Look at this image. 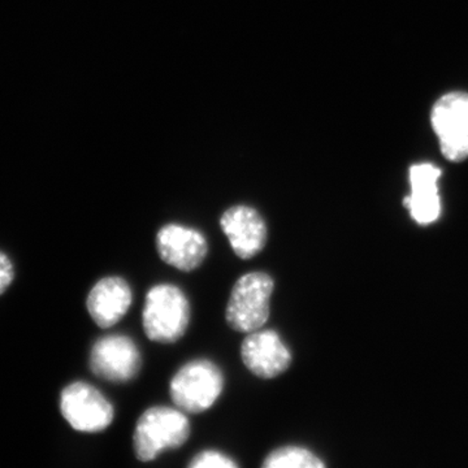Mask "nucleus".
<instances>
[{
    "label": "nucleus",
    "mask_w": 468,
    "mask_h": 468,
    "mask_svg": "<svg viewBox=\"0 0 468 468\" xmlns=\"http://www.w3.org/2000/svg\"><path fill=\"white\" fill-rule=\"evenodd\" d=\"M441 171L435 165H414L410 169V181H411L412 193L406 199V205L411 209L412 217L420 224H430L435 221L440 215L439 181Z\"/></svg>",
    "instance_id": "nucleus-12"
},
{
    "label": "nucleus",
    "mask_w": 468,
    "mask_h": 468,
    "mask_svg": "<svg viewBox=\"0 0 468 468\" xmlns=\"http://www.w3.org/2000/svg\"><path fill=\"white\" fill-rule=\"evenodd\" d=\"M89 366L92 374L110 383L124 384L138 377L143 356L137 344L125 335H109L95 341Z\"/></svg>",
    "instance_id": "nucleus-6"
},
{
    "label": "nucleus",
    "mask_w": 468,
    "mask_h": 468,
    "mask_svg": "<svg viewBox=\"0 0 468 468\" xmlns=\"http://www.w3.org/2000/svg\"><path fill=\"white\" fill-rule=\"evenodd\" d=\"M264 468H324L325 463L315 452L303 446L288 445L277 448L261 463Z\"/></svg>",
    "instance_id": "nucleus-13"
},
{
    "label": "nucleus",
    "mask_w": 468,
    "mask_h": 468,
    "mask_svg": "<svg viewBox=\"0 0 468 468\" xmlns=\"http://www.w3.org/2000/svg\"><path fill=\"white\" fill-rule=\"evenodd\" d=\"M60 411L73 430L85 433L103 432L115 419V409L110 399L85 381H76L64 388Z\"/></svg>",
    "instance_id": "nucleus-5"
},
{
    "label": "nucleus",
    "mask_w": 468,
    "mask_h": 468,
    "mask_svg": "<svg viewBox=\"0 0 468 468\" xmlns=\"http://www.w3.org/2000/svg\"><path fill=\"white\" fill-rule=\"evenodd\" d=\"M190 437V420L180 409L151 406L138 418L134 428L135 458L147 463L162 452L176 451Z\"/></svg>",
    "instance_id": "nucleus-1"
},
{
    "label": "nucleus",
    "mask_w": 468,
    "mask_h": 468,
    "mask_svg": "<svg viewBox=\"0 0 468 468\" xmlns=\"http://www.w3.org/2000/svg\"><path fill=\"white\" fill-rule=\"evenodd\" d=\"M187 467L190 468H236L239 463L229 455L218 451H203L194 455Z\"/></svg>",
    "instance_id": "nucleus-14"
},
{
    "label": "nucleus",
    "mask_w": 468,
    "mask_h": 468,
    "mask_svg": "<svg viewBox=\"0 0 468 468\" xmlns=\"http://www.w3.org/2000/svg\"><path fill=\"white\" fill-rule=\"evenodd\" d=\"M241 359L254 377L271 380L288 371L292 354L276 331L258 329L242 341Z\"/></svg>",
    "instance_id": "nucleus-9"
},
{
    "label": "nucleus",
    "mask_w": 468,
    "mask_h": 468,
    "mask_svg": "<svg viewBox=\"0 0 468 468\" xmlns=\"http://www.w3.org/2000/svg\"><path fill=\"white\" fill-rule=\"evenodd\" d=\"M15 279V268L7 254L0 251V295L3 294Z\"/></svg>",
    "instance_id": "nucleus-15"
},
{
    "label": "nucleus",
    "mask_w": 468,
    "mask_h": 468,
    "mask_svg": "<svg viewBox=\"0 0 468 468\" xmlns=\"http://www.w3.org/2000/svg\"><path fill=\"white\" fill-rule=\"evenodd\" d=\"M275 280L270 273L254 271L237 280L226 309L227 324L239 334H250L266 324Z\"/></svg>",
    "instance_id": "nucleus-3"
},
{
    "label": "nucleus",
    "mask_w": 468,
    "mask_h": 468,
    "mask_svg": "<svg viewBox=\"0 0 468 468\" xmlns=\"http://www.w3.org/2000/svg\"><path fill=\"white\" fill-rule=\"evenodd\" d=\"M133 292L125 279L109 276L101 279L86 300V309L95 324L101 329L117 324L131 309Z\"/></svg>",
    "instance_id": "nucleus-11"
},
{
    "label": "nucleus",
    "mask_w": 468,
    "mask_h": 468,
    "mask_svg": "<svg viewBox=\"0 0 468 468\" xmlns=\"http://www.w3.org/2000/svg\"><path fill=\"white\" fill-rule=\"evenodd\" d=\"M155 245L160 260L183 272H192L201 267L208 255L205 234L181 224H165L160 228Z\"/></svg>",
    "instance_id": "nucleus-8"
},
{
    "label": "nucleus",
    "mask_w": 468,
    "mask_h": 468,
    "mask_svg": "<svg viewBox=\"0 0 468 468\" xmlns=\"http://www.w3.org/2000/svg\"><path fill=\"white\" fill-rule=\"evenodd\" d=\"M190 315V302L183 289L174 284L154 285L144 298V334L154 343H177L189 328Z\"/></svg>",
    "instance_id": "nucleus-2"
},
{
    "label": "nucleus",
    "mask_w": 468,
    "mask_h": 468,
    "mask_svg": "<svg viewBox=\"0 0 468 468\" xmlns=\"http://www.w3.org/2000/svg\"><path fill=\"white\" fill-rule=\"evenodd\" d=\"M224 374L217 363L199 358L185 363L169 384L176 408L186 414H202L214 406L223 393Z\"/></svg>",
    "instance_id": "nucleus-4"
},
{
    "label": "nucleus",
    "mask_w": 468,
    "mask_h": 468,
    "mask_svg": "<svg viewBox=\"0 0 468 468\" xmlns=\"http://www.w3.org/2000/svg\"><path fill=\"white\" fill-rule=\"evenodd\" d=\"M220 227L239 260H251L266 248L268 227L257 208L245 205L228 208L221 215Z\"/></svg>",
    "instance_id": "nucleus-10"
},
{
    "label": "nucleus",
    "mask_w": 468,
    "mask_h": 468,
    "mask_svg": "<svg viewBox=\"0 0 468 468\" xmlns=\"http://www.w3.org/2000/svg\"><path fill=\"white\" fill-rule=\"evenodd\" d=\"M433 131L443 156L452 162L468 158V94L451 92L436 101L431 112Z\"/></svg>",
    "instance_id": "nucleus-7"
}]
</instances>
